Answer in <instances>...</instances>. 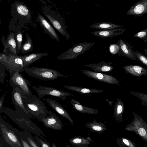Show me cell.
Returning a JSON list of instances; mask_svg holds the SVG:
<instances>
[{
  "label": "cell",
  "instance_id": "1",
  "mask_svg": "<svg viewBox=\"0 0 147 147\" xmlns=\"http://www.w3.org/2000/svg\"><path fill=\"white\" fill-rule=\"evenodd\" d=\"M2 112L20 127L30 131L40 137L41 136L40 134L45 137L42 130L31 121L29 116L25 112L16 110H13L8 107H4Z\"/></svg>",
  "mask_w": 147,
  "mask_h": 147
},
{
  "label": "cell",
  "instance_id": "2",
  "mask_svg": "<svg viewBox=\"0 0 147 147\" xmlns=\"http://www.w3.org/2000/svg\"><path fill=\"white\" fill-rule=\"evenodd\" d=\"M11 5L12 18L9 25L10 28L14 29V32L17 27H22L30 23L32 21V16L28 7L22 2L16 1Z\"/></svg>",
  "mask_w": 147,
  "mask_h": 147
},
{
  "label": "cell",
  "instance_id": "3",
  "mask_svg": "<svg viewBox=\"0 0 147 147\" xmlns=\"http://www.w3.org/2000/svg\"><path fill=\"white\" fill-rule=\"evenodd\" d=\"M25 108L31 118H35L38 121L47 116L49 113L45 103L34 95L22 94Z\"/></svg>",
  "mask_w": 147,
  "mask_h": 147
},
{
  "label": "cell",
  "instance_id": "4",
  "mask_svg": "<svg viewBox=\"0 0 147 147\" xmlns=\"http://www.w3.org/2000/svg\"><path fill=\"white\" fill-rule=\"evenodd\" d=\"M41 11L56 29L67 40H69L70 36L66 30L67 27L61 15L47 5L43 6Z\"/></svg>",
  "mask_w": 147,
  "mask_h": 147
},
{
  "label": "cell",
  "instance_id": "5",
  "mask_svg": "<svg viewBox=\"0 0 147 147\" xmlns=\"http://www.w3.org/2000/svg\"><path fill=\"white\" fill-rule=\"evenodd\" d=\"M24 70L29 76L43 80H53L58 77H67L57 71L49 68L32 67H26Z\"/></svg>",
  "mask_w": 147,
  "mask_h": 147
},
{
  "label": "cell",
  "instance_id": "6",
  "mask_svg": "<svg viewBox=\"0 0 147 147\" xmlns=\"http://www.w3.org/2000/svg\"><path fill=\"white\" fill-rule=\"evenodd\" d=\"M94 42H84L76 44L68 50L61 53L57 60H71L85 53L95 44Z\"/></svg>",
  "mask_w": 147,
  "mask_h": 147
},
{
  "label": "cell",
  "instance_id": "7",
  "mask_svg": "<svg viewBox=\"0 0 147 147\" xmlns=\"http://www.w3.org/2000/svg\"><path fill=\"white\" fill-rule=\"evenodd\" d=\"M134 119L127 124L125 129L134 132L147 142V123L140 116L133 112Z\"/></svg>",
  "mask_w": 147,
  "mask_h": 147
},
{
  "label": "cell",
  "instance_id": "8",
  "mask_svg": "<svg viewBox=\"0 0 147 147\" xmlns=\"http://www.w3.org/2000/svg\"><path fill=\"white\" fill-rule=\"evenodd\" d=\"M10 79L9 80L10 86H17L21 90L24 95H32V92L30 87V82L26 79L20 72L9 71Z\"/></svg>",
  "mask_w": 147,
  "mask_h": 147
},
{
  "label": "cell",
  "instance_id": "9",
  "mask_svg": "<svg viewBox=\"0 0 147 147\" xmlns=\"http://www.w3.org/2000/svg\"><path fill=\"white\" fill-rule=\"evenodd\" d=\"M32 87L37 92L40 99L45 96L50 95L60 98L64 100L66 99L67 96L73 95L72 94L69 92L51 87L40 86L38 87L33 86Z\"/></svg>",
  "mask_w": 147,
  "mask_h": 147
},
{
  "label": "cell",
  "instance_id": "10",
  "mask_svg": "<svg viewBox=\"0 0 147 147\" xmlns=\"http://www.w3.org/2000/svg\"><path fill=\"white\" fill-rule=\"evenodd\" d=\"M82 72L87 77L108 84H119V81L115 77L101 73H96L87 69H82Z\"/></svg>",
  "mask_w": 147,
  "mask_h": 147
},
{
  "label": "cell",
  "instance_id": "11",
  "mask_svg": "<svg viewBox=\"0 0 147 147\" xmlns=\"http://www.w3.org/2000/svg\"><path fill=\"white\" fill-rule=\"evenodd\" d=\"M1 131L5 141L11 147H22V144L13 131L6 126L4 120L0 117Z\"/></svg>",
  "mask_w": 147,
  "mask_h": 147
},
{
  "label": "cell",
  "instance_id": "12",
  "mask_svg": "<svg viewBox=\"0 0 147 147\" xmlns=\"http://www.w3.org/2000/svg\"><path fill=\"white\" fill-rule=\"evenodd\" d=\"M46 127L52 129L60 130L63 129L61 120L57 115L51 111H49L48 115L39 120Z\"/></svg>",
  "mask_w": 147,
  "mask_h": 147
},
{
  "label": "cell",
  "instance_id": "13",
  "mask_svg": "<svg viewBox=\"0 0 147 147\" xmlns=\"http://www.w3.org/2000/svg\"><path fill=\"white\" fill-rule=\"evenodd\" d=\"M8 64L6 70L22 73L25 68L24 62L21 56L10 54L7 55Z\"/></svg>",
  "mask_w": 147,
  "mask_h": 147
},
{
  "label": "cell",
  "instance_id": "14",
  "mask_svg": "<svg viewBox=\"0 0 147 147\" xmlns=\"http://www.w3.org/2000/svg\"><path fill=\"white\" fill-rule=\"evenodd\" d=\"M1 41L4 47L3 53L8 55L10 54L17 55L16 53V44L14 33L11 31L9 33L7 39L2 36Z\"/></svg>",
  "mask_w": 147,
  "mask_h": 147
},
{
  "label": "cell",
  "instance_id": "15",
  "mask_svg": "<svg viewBox=\"0 0 147 147\" xmlns=\"http://www.w3.org/2000/svg\"><path fill=\"white\" fill-rule=\"evenodd\" d=\"M12 88L11 91L12 103L16 110L24 112L29 115L23 104L22 97L23 92L17 86H14Z\"/></svg>",
  "mask_w": 147,
  "mask_h": 147
},
{
  "label": "cell",
  "instance_id": "16",
  "mask_svg": "<svg viewBox=\"0 0 147 147\" xmlns=\"http://www.w3.org/2000/svg\"><path fill=\"white\" fill-rule=\"evenodd\" d=\"M146 13L147 0H141L132 5L127 11L126 15L140 17Z\"/></svg>",
  "mask_w": 147,
  "mask_h": 147
},
{
  "label": "cell",
  "instance_id": "17",
  "mask_svg": "<svg viewBox=\"0 0 147 147\" xmlns=\"http://www.w3.org/2000/svg\"><path fill=\"white\" fill-rule=\"evenodd\" d=\"M37 20L40 26L43 29L45 32L48 34L51 38L56 40L59 42H60L59 36L53 28L38 12Z\"/></svg>",
  "mask_w": 147,
  "mask_h": 147
},
{
  "label": "cell",
  "instance_id": "18",
  "mask_svg": "<svg viewBox=\"0 0 147 147\" xmlns=\"http://www.w3.org/2000/svg\"><path fill=\"white\" fill-rule=\"evenodd\" d=\"M117 44L119 47L118 55H121L131 59L137 61L132 52L134 46L130 45L129 43L125 42L121 39L117 41Z\"/></svg>",
  "mask_w": 147,
  "mask_h": 147
},
{
  "label": "cell",
  "instance_id": "19",
  "mask_svg": "<svg viewBox=\"0 0 147 147\" xmlns=\"http://www.w3.org/2000/svg\"><path fill=\"white\" fill-rule=\"evenodd\" d=\"M91 69L96 73H103L111 71L113 69V64L111 62L101 61L97 63L87 64L84 65Z\"/></svg>",
  "mask_w": 147,
  "mask_h": 147
},
{
  "label": "cell",
  "instance_id": "20",
  "mask_svg": "<svg viewBox=\"0 0 147 147\" xmlns=\"http://www.w3.org/2000/svg\"><path fill=\"white\" fill-rule=\"evenodd\" d=\"M124 28H119L107 30H98L92 32L91 34L102 38H111L122 34L125 31Z\"/></svg>",
  "mask_w": 147,
  "mask_h": 147
},
{
  "label": "cell",
  "instance_id": "21",
  "mask_svg": "<svg viewBox=\"0 0 147 147\" xmlns=\"http://www.w3.org/2000/svg\"><path fill=\"white\" fill-rule=\"evenodd\" d=\"M49 105L63 117L67 119L72 125L74 124L73 119L61 105L55 100L47 98L46 100Z\"/></svg>",
  "mask_w": 147,
  "mask_h": 147
},
{
  "label": "cell",
  "instance_id": "22",
  "mask_svg": "<svg viewBox=\"0 0 147 147\" xmlns=\"http://www.w3.org/2000/svg\"><path fill=\"white\" fill-rule=\"evenodd\" d=\"M123 69L127 73L134 76H147V69L138 65H127L124 66Z\"/></svg>",
  "mask_w": 147,
  "mask_h": 147
},
{
  "label": "cell",
  "instance_id": "23",
  "mask_svg": "<svg viewBox=\"0 0 147 147\" xmlns=\"http://www.w3.org/2000/svg\"><path fill=\"white\" fill-rule=\"evenodd\" d=\"M49 54L46 52L24 55L21 56V57L24 62V66L26 68L42 57L47 56Z\"/></svg>",
  "mask_w": 147,
  "mask_h": 147
},
{
  "label": "cell",
  "instance_id": "24",
  "mask_svg": "<svg viewBox=\"0 0 147 147\" xmlns=\"http://www.w3.org/2000/svg\"><path fill=\"white\" fill-rule=\"evenodd\" d=\"M70 103L74 110L82 113L96 114L98 112V110L86 107L80 102L73 98L71 100Z\"/></svg>",
  "mask_w": 147,
  "mask_h": 147
},
{
  "label": "cell",
  "instance_id": "25",
  "mask_svg": "<svg viewBox=\"0 0 147 147\" xmlns=\"http://www.w3.org/2000/svg\"><path fill=\"white\" fill-rule=\"evenodd\" d=\"M113 115L115 120L118 122H122L123 114L124 112L123 102L117 98L113 107Z\"/></svg>",
  "mask_w": 147,
  "mask_h": 147
},
{
  "label": "cell",
  "instance_id": "26",
  "mask_svg": "<svg viewBox=\"0 0 147 147\" xmlns=\"http://www.w3.org/2000/svg\"><path fill=\"white\" fill-rule=\"evenodd\" d=\"M70 144L75 147H86L88 146L92 142L89 137L83 138L80 136L74 137L69 140Z\"/></svg>",
  "mask_w": 147,
  "mask_h": 147
},
{
  "label": "cell",
  "instance_id": "27",
  "mask_svg": "<svg viewBox=\"0 0 147 147\" xmlns=\"http://www.w3.org/2000/svg\"><path fill=\"white\" fill-rule=\"evenodd\" d=\"M90 27L99 30H107L122 28L124 26L116 24L111 22H101L94 24L91 25Z\"/></svg>",
  "mask_w": 147,
  "mask_h": 147
},
{
  "label": "cell",
  "instance_id": "28",
  "mask_svg": "<svg viewBox=\"0 0 147 147\" xmlns=\"http://www.w3.org/2000/svg\"><path fill=\"white\" fill-rule=\"evenodd\" d=\"M65 88L72 91L77 92L79 93L84 94L92 93H100L103 92V90L96 89L80 87L75 86L65 85Z\"/></svg>",
  "mask_w": 147,
  "mask_h": 147
},
{
  "label": "cell",
  "instance_id": "29",
  "mask_svg": "<svg viewBox=\"0 0 147 147\" xmlns=\"http://www.w3.org/2000/svg\"><path fill=\"white\" fill-rule=\"evenodd\" d=\"M86 126L91 131L95 132L101 133L107 129L106 126L103 123L97 122L94 119L93 122L86 124Z\"/></svg>",
  "mask_w": 147,
  "mask_h": 147
},
{
  "label": "cell",
  "instance_id": "30",
  "mask_svg": "<svg viewBox=\"0 0 147 147\" xmlns=\"http://www.w3.org/2000/svg\"><path fill=\"white\" fill-rule=\"evenodd\" d=\"M22 28L20 26L17 27L14 32L16 44V51L17 55L20 51L22 44Z\"/></svg>",
  "mask_w": 147,
  "mask_h": 147
},
{
  "label": "cell",
  "instance_id": "31",
  "mask_svg": "<svg viewBox=\"0 0 147 147\" xmlns=\"http://www.w3.org/2000/svg\"><path fill=\"white\" fill-rule=\"evenodd\" d=\"M26 36V41L24 43L22 44L20 51L21 53L23 54L29 53L33 50L32 39L27 34Z\"/></svg>",
  "mask_w": 147,
  "mask_h": 147
},
{
  "label": "cell",
  "instance_id": "32",
  "mask_svg": "<svg viewBox=\"0 0 147 147\" xmlns=\"http://www.w3.org/2000/svg\"><path fill=\"white\" fill-rule=\"evenodd\" d=\"M117 141L120 147H136V144L127 138L122 137L118 138Z\"/></svg>",
  "mask_w": 147,
  "mask_h": 147
},
{
  "label": "cell",
  "instance_id": "33",
  "mask_svg": "<svg viewBox=\"0 0 147 147\" xmlns=\"http://www.w3.org/2000/svg\"><path fill=\"white\" fill-rule=\"evenodd\" d=\"M130 93L141 100V103L147 107V94L130 91Z\"/></svg>",
  "mask_w": 147,
  "mask_h": 147
},
{
  "label": "cell",
  "instance_id": "34",
  "mask_svg": "<svg viewBox=\"0 0 147 147\" xmlns=\"http://www.w3.org/2000/svg\"><path fill=\"white\" fill-rule=\"evenodd\" d=\"M132 52L137 61H140L147 66V57L137 51L132 50Z\"/></svg>",
  "mask_w": 147,
  "mask_h": 147
},
{
  "label": "cell",
  "instance_id": "35",
  "mask_svg": "<svg viewBox=\"0 0 147 147\" xmlns=\"http://www.w3.org/2000/svg\"><path fill=\"white\" fill-rule=\"evenodd\" d=\"M133 37L140 38L144 42H147V29L135 34Z\"/></svg>",
  "mask_w": 147,
  "mask_h": 147
},
{
  "label": "cell",
  "instance_id": "36",
  "mask_svg": "<svg viewBox=\"0 0 147 147\" xmlns=\"http://www.w3.org/2000/svg\"><path fill=\"white\" fill-rule=\"evenodd\" d=\"M34 137L36 142L40 147H51L48 142L44 140L42 136L39 138L37 135H35Z\"/></svg>",
  "mask_w": 147,
  "mask_h": 147
},
{
  "label": "cell",
  "instance_id": "37",
  "mask_svg": "<svg viewBox=\"0 0 147 147\" xmlns=\"http://www.w3.org/2000/svg\"><path fill=\"white\" fill-rule=\"evenodd\" d=\"M6 69V67L1 63H0V82L2 84L5 80V77L7 75L5 71Z\"/></svg>",
  "mask_w": 147,
  "mask_h": 147
},
{
  "label": "cell",
  "instance_id": "38",
  "mask_svg": "<svg viewBox=\"0 0 147 147\" xmlns=\"http://www.w3.org/2000/svg\"><path fill=\"white\" fill-rule=\"evenodd\" d=\"M26 141L31 147H40L30 135L27 137Z\"/></svg>",
  "mask_w": 147,
  "mask_h": 147
},
{
  "label": "cell",
  "instance_id": "39",
  "mask_svg": "<svg viewBox=\"0 0 147 147\" xmlns=\"http://www.w3.org/2000/svg\"><path fill=\"white\" fill-rule=\"evenodd\" d=\"M0 62L7 67L8 64L7 55L5 53H1L0 55Z\"/></svg>",
  "mask_w": 147,
  "mask_h": 147
},
{
  "label": "cell",
  "instance_id": "40",
  "mask_svg": "<svg viewBox=\"0 0 147 147\" xmlns=\"http://www.w3.org/2000/svg\"><path fill=\"white\" fill-rule=\"evenodd\" d=\"M109 49L111 53L115 54L118 53L119 50V47L117 44L111 45L110 46Z\"/></svg>",
  "mask_w": 147,
  "mask_h": 147
},
{
  "label": "cell",
  "instance_id": "41",
  "mask_svg": "<svg viewBox=\"0 0 147 147\" xmlns=\"http://www.w3.org/2000/svg\"><path fill=\"white\" fill-rule=\"evenodd\" d=\"M5 94H4L0 98V113H2V111L4 108L3 106V101L4 100Z\"/></svg>",
  "mask_w": 147,
  "mask_h": 147
},
{
  "label": "cell",
  "instance_id": "42",
  "mask_svg": "<svg viewBox=\"0 0 147 147\" xmlns=\"http://www.w3.org/2000/svg\"><path fill=\"white\" fill-rule=\"evenodd\" d=\"M20 139L23 147H31L26 141L24 140L22 138H20Z\"/></svg>",
  "mask_w": 147,
  "mask_h": 147
},
{
  "label": "cell",
  "instance_id": "43",
  "mask_svg": "<svg viewBox=\"0 0 147 147\" xmlns=\"http://www.w3.org/2000/svg\"><path fill=\"white\" fill-rule=\"evenodd\" d=\"M145 53L147 55V49H144Z\"/></svg>",
  "mask_w": 147,
  "mask_h": 147
}]
</instances>
